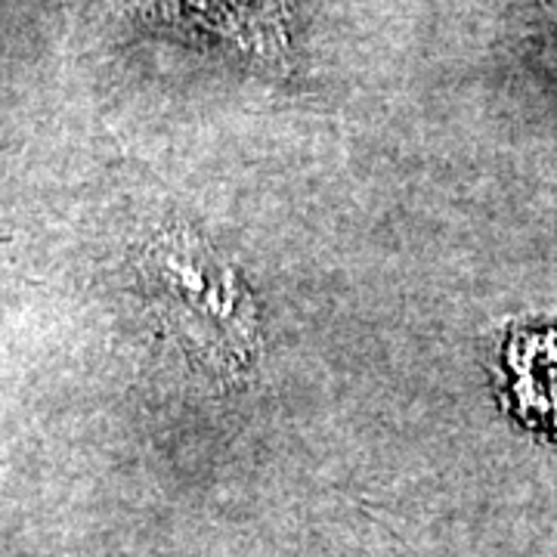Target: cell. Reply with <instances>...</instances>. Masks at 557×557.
I'll list each match as a JSON object with an SVG mask.
<instances>
[{
    "instance_id": "1",
    "label": "cell",
    "mask_w": 557,
    "mask_h": 557,
    "mask_svg": "<svg viewBox=\"0 0 557 557\" xmlns=\"http://www.w3.org/2000/svg\"><path fill=\"white\" fill-rule=\"evenodd\" d=\"M159 276L171 319L201 354L226 369L248 366L258 347L255 304L236 273L205 242L168 239L159 248Z\"/></svg>"
},
{
    "instance_id": "2",
    "label": "cell",
    "mask_w": 557,
    "mask_h": 557,
    "mask_svg": "<svg viewBox=\"0 0 557 557\" xmlns=\"http://www.w3.org/2000/svg\"><path fill=\"white\" fill-rule=\"evenodd\" d=\"M201 28L218 32L258 57L282 53V16L278 0H180Z\"/></svg>"
}]
</instances>
